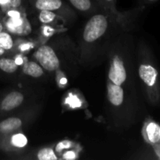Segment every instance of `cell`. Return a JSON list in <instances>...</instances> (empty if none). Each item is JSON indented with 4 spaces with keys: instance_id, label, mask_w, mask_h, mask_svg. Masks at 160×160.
Returning a JSON list of instances; mask_svg holds the SVG:
<instances>
[{
    "instance_id": "cell-21",
    "label": "cell",
    "mask_w": 160,
    "mask_h": 160,
    "mask_svg": "<svg viewBox=\"0 0 160 160\" xmlns=\"http://www.w3.org/2000/svg\"><path fill=\"white\" fill-rule=\"evenodd\" d=\"M9 17H11V18H17V17H20V12H17V11L15 10H9L7 12Z\"/></svg>"
},
{
    "instance_id": "cell-23",
    "label": "cell",
    "mask_w": 160,
    "mask_h": 160,
    "mask_svg": "<svg viewBox=\"0 0 160 160\" xmlns=\"http://www.w3.org/2000/svg\"><path fill=\"white\" fill-rule=\"evenodd\" d=\"M0 6H2V7H4V6H10L9 0H0Z\"/></svg>"
},
{
    "instance_id": "cell-12",
    "label": "cell",
    "mask_w": 160,
    "mask_h": 160,
    "mask_svg": "<svg viewBox=\"0 0 160 160\" xmlns=\"http://www.w3.org/2000/svg\"><path fill=\"white\" fill-rule=\"evenodd\" d=\"M13 42L8 33L5 31H2L0 33V46L2 47L5 50H9L12 48Z\"/></svg>"
},
{
    "instance_id": "cell-17",
    "label": "cell",
    "mask_w": 160,
    "mask_h": 160,
    "mask_svg": "<svg viewBox=\"0 0 160 160\" xmlns=\"http://www.w3.org/2000/svg\"><path fill=\"white\" fill-rule=\"evenodd\" d=\"M66 102L71 108H78L81 106V102L77 95H73L70 94L68 98L66 99Z\"/></svg>"
},
{
    "instance_id": "cell-5",
    "label": "cell",
    "mask_w": 160,
    "mask_h": 160,
    "mask_svg": "<svg viewBox=\"0 0 160 160\" xmlns=\"http://www.w3.org/2000/svg\"><path fill=\"white\" fill-rule=\"evenodd\" d=\"M142 134L148 143L151 145L158 143L160 139V125L152 120H148L145 123Z\"/></svg>"
},
{
    "instance_id": "cell-15",
    "label": "cell",
    "mask_w": 160,
    "mask_h": 160,
    "mask_svg": "<svg viewBox=\"0 0 160 160\" xmlns=\"http://www.w3.org/2000/svg\"><path fill=\"white\" fill-rule=\"evenodd\" d=\"M70 1L71 4L79 10H88L92 6L90 0H70Z\"/></svg>"
},
{
    "instance_id": "cell-7",
    "label": "cell",
    "mask_w": 160,
    "mask_h": 160,
    "mask_svg": "<svg viewBox=\"0 0 160 160\" xmlns=\"http://www.w3.org/2000/svg\"><path fill=\"white\" fill-rule=\"evenodd\" d=\"M108 98L114 106H120L123 101V90L120 85L114 83L108 84Z\"/></svg>"
},
{
    "instance_id": "cell-16",
    "label": "cell",
    "mask_w": 160,
    "mask_h": 160,
    "mask_svg": "<svg viewBox=\"0 0 160 160\" xmlns=\"http://www.w3.org/2000/svg\"><path fill=\"white\" fill-rule=\"evenodd\" d=\"M56 17V14L50 10H42L39 15L41 22L44 23H48L52 21Z\"/></svg>"
},
{
    "instance_id": "cell-2",
    "label": "cell",
    "mask_w": 160,
    "mask_h": 160,
    "mask_svg": "<svg viewBox=\"0 0 160 160\" xmlns=\"http://www.w3.org/2000/svg\"><path fill=\"white\" fill-rule=\"evenodd\" d=\"M36 59L44 69L53 71L59 68V60L52 48L47 45H42L34 53Z\"/></svg>"
},
{
    "instance_id": "cell-13",
    "label": "cell",
    "mask_w": 160,
    "mask_h": 160,
    "mask_svg": "<svg viewBox=\"0 0 160 160\" xmlns=\"http://www.w3.org/2000/svg\"><path fill=\"white\" fill-rule=\"evenodd\" d=\"M10 143L12 146L17 148H23L28 144V139L22 134H16L12 136Z\"/></svg>"
},
{
    "instance_id": "cell-3",
    "label": "cell",
    "mask_w": 160,
    "mask_h": 160,
    "mask_svg": "<svg viewBox=\"0 0 160 160\" xmlns=\"http://www.w3.org/2000/svg\"><path fill=\"white\" fill-rule=\"evenodd\" d=\"M138 73L145 85L153 91V99H156L159 97V92L157 90L158 70L150 64H142L139 67Z\"/></svg>"
},
{
    "instance_id": "cell-1",
    "label": "cell",
    "mask_w": 160,
    "mask_h": 160,
    "mask_svg": "<svg viewBox=\"0 0 160 160\" xmlns=\"http://www.w3.org/2000/svg\"><path fill=\"white\" fill-rule=\"evenodd\" d=\"M107 25V20L105 16H94L84 28V39L88 42H95L106 32Z\"/></svg>"
},
{
    "instance_id": "cell-25",
    "label": "cell",
    "mask_w": 160,
    "mask_h": 160,
    "mask_svg": "<svg viewBox=\"0 0 160 160\" xmlns=\"http://www.w3.org/2000/svg\"><path fill=\"white\" fill-rule=\"evenodd\" d=\"M67 83V80L65 78H62V79L60 80V84H66Z\"/></svg>"
},
{
    "instance_id": "cell-26",
    "label": "cell",
    "mask_w": 160,
    "mask_h": 160,
    "mask_svg": "<svg viewBox=\"0 0 160 160\" xmlns=\"http://www.w3.org/2000/svg\"><path fill=\"white\" fill-rule=\"evenodd\" d=\"M5 51H6V50H5L4 48H2V47L0 46V56H2V55L4 54V53H5Z\"/></svg>"
},
{
    "instance_id": "cell-9",
    "label": "cell",
    "mask_w": 160,
    "mask_h": 160,
    "mask_svg": "<svg viewBox=\"0 0 160 160\" xmlns=\"http://www.w3.org/2000/svg\"><path fill=\"white\" fill-rule=\"evenodd\" d=\"M61 0H36L35 6L40 10H56L62 6Z\"/></svg>"
},
{
    "instance_id": "cell-24",
    "label": "cell",
    "mask_w": 160,
    "mask_h": 160,
    "mask_svg": "<svg viewBox=\"0 0 160 160\" xmlns=\"http://www.w3.org/2000/svg\"><path fill=\"white\" fill-rule=\"evenodd\" d=\"M14 61H15V62L17 64V65H20V64L23 63V59H22L21 57H20V56L16 58V59Z\"/></svg>"
},
{
    "instance_id": "cell-6",
    "label": "cell",
    "mask_w": 160,
    "mask_h": 160,
    "mask_svg": "<svg viewBox=\"0 0 160 160\" xmlns=\"http://www.w3.org/2000/svg\"><path fill=\"white\" fill-rule=\"evenodd\" d=\"M23 101V95L17 92H12L8 94L1 103V109L5 111H9L20 106Z\"/></svg>"
},
{
    "instance_id": "cell-10",
    "label": "cell",
    "mask_w": 160,
    "mask_h": 160,
    "mask_svg": "<svg viewBox=\"0 0 160 160\" xmlns=\"http://www.w3.org/2000/svg\"><path fill=\"white\" fill-rule=\"evenodd\" d=\"M23 71L25 74L33 78H38L43 74V70L38 63L34 62H28L24 64Z\"/></svg>"
},
{
    "instance_id": "cell-14",
    "label": "cell",
    "mask_w": 160,
    "mask_h": 160,
    "mask_svg": "<svg viewBox=\"0 0 160 160\" xmlns=\"http://www.w3.org/2000/svg\"><path fill=\"white\" fill-rule=\"evenodd\" d=\"M38 158L40 160H56L57 157L52 148H45L41 149L38 153Z\"/></svg>"
},
{
    "instance_id": "cell-8",
    "label": "cell",
    "mask_w": 160,
    "mask_h": 160,
    "mask_svg": "<svg viewBox=\"0 0 160 160\" xmlns=\"http://www.w3.org/2000/svg\"><path fill=\"white\" fill-rule=\"evenodd\" d=\"M22 125V121L19 118L11 117L6 119L0 123V133L9 134L20 128Z\"/></svg>"
},
{
    "instance_id": "cell-20",
    "label": "cell",
    "mask_w": 160,
    "mask_h": 160,
    "mask_svg": "<svg viewBox=\"0 0 160 160\" xmlns=\"http://www.w3.org/2000/svg\"><path fill=\"white\" fill-rule=\"evenodd\" d=\"M76 157V155L73 152L69 151L63 155V159H73Z\"/></svg>"
},
{
    "instance_id": "cell-22",
    "label": "cell",
    "mask_w": 160,
    "mask_h": 160,
    "mask_svg": "<svg viewBox=\"0 0 160 160\" xmlns=\"http://www.w3.org/2000/svg\"><path fill=\"white\" fill-rule=\"evenodd\" d=\"M153 147H154V150L155 152H156V155L158 156V157L160 159V144L159 143H156V144H154V145H152Z\"/></svg>"
},
{
    "instance_id": "cell-11",
    "label": "cell",
    "mask_w": 160,
    "mask_h": 160,
    "mask_svg": "<svg viewBox=\"0 0 160 160\" xmlns=\"http://www.w3.org/2000/svg\"><path fill=\"white\" fill-rule=\"evenodd\" d=\"M17 64L15 61L7 58L0 59V69L6 73H13L17 70Z\"/></svg>"
},
{
    "instance_id": "cell-29",
    "label": "cell",
    "mask_w": 160,
    "mask_h": 160,
    "mask_svg": "<svg viewBox=\"0 0 160 160\" xmlns=\"http://www.w3.org/2000/svg\"><path fill=\"white\" fill-rule=\"evenodd\" d=\"M158 143L160 144V139H159V142H158Z\"/></svg>"
},
{
    "instance_id": "cell-18",
    "label": "cell",
    "mask_w": 160,
    "mask_h": 160,
    "mask_svg": "<svg viewBox=\"0 0 160 160\" xmlns=\"http://www.w3.org/2000/svg\"><path fill=\"white\" fill-rule=\"evenodd\" d=\"M70 145H71V143H70L69 141H63V142H61L60 143L58 144V145L56 146V151L60 152L62 151V149H64V148H70Z\"/></svg>"
},
{
    "instance_id": "cell-27",
    "label": "cell",
    "mask_w": 160,
    "mask_h": 160,
    "mask_svg": "<svg viewBox=\"0 0 160 160\" xmlns=\"http://www.w3.org/2000/svg\"><path fill=\"white\" fill-rule=\"evenodd\" d=\"M2 31H3V25L2 23V22L0 21V33H1Z\"/></svg>"
},
{
    "instance_id": "cell-4",
    "label": "cell",
    "mask_w": 160,
    "mask_h": 160,
    "mask_svg": "<svg viewBox=\"0 0 160 160\" xmlns=\"http://www.w3.org/2000/svg\"><path fill=\"white\" fill-rule=\"evenodd\" d=\"M109 78L112 83L117 85H121L126 81V70L123 62L119 56H116L112 60L109 69Z\"/></svg>"
},
{
    "instance_id": "cell-19",
    "label": "cell",
    "mask_w": 160,
    "mask_h": 160,
    "mask_svg": "<svg viewBox=\"0 0 160 160\" xmlns=\"http://www.w3.org/2000/svg\"><path fill=\"white\" fill-rule=\"evenodd\" d=\"M9 5L12 8H18L21 5L22 0H9Z\"/></svg>"
},
{
    "instance_id": "cell-28",
    "label": "cell",
    "mask_w": 160,
    "mask_h": 160,
    "mask_svg": "<svg viewBox=\"0 0 160 160\" xmlns=\"http://www.w3.org/2000/svg\"><path fill=\"white\" fill-rule=\"evenodd\" d=\"M106 1H108V2H111V1H112V0H106Z\"/></svg>"
}]
</instances>
